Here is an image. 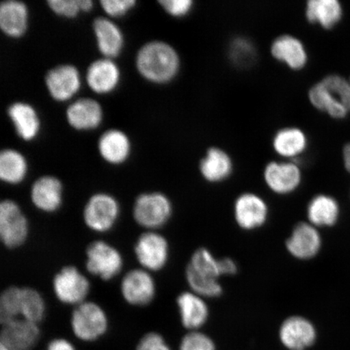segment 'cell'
<instances>
[{"label": "cell", "instance_id": "1", "mask_svg": "<svg viewBox=\"0 0 350 350\" xmlns=\"http://www.w3.org/2000/svg\"><path fill=\"white\" fill-rule=\"evenodd\" d=\"M180 58L170 44L153 41L138 51L137 67L142 76L157 84H166L177 77L180 70Z\"/></svg>", "mask_w": 350, "mask_h": 350}, {"label": "cell", "instance_id": "2", "mask_svg": "<svg viewBox=\"0 0 350 350\" xmlns=\"http://www.w3.org/2000/svg\"><path fill=\"white\" fill-rule=\"evenodd\" d=\"M308 100L317 111L335 120H344L350 113V81L338 74H330L314 84Z\"/></svg>", "mask_w": 350, "mask_h": 350}, {"label": "cell", "instance_id": "3", "mask_svg": "<svg viewBox=\"0 0 350 350\" xmlns=\"http://www.w3.org/2000/svg\"><path fill=\"white\" fill-rule=\"evenodd\" d=\"M185 277L191 291L204 299L222 294L221 284L219 282L221 277L220 260L206 248H199L192 254Z\"/></svg>", "mask_w": 350, "mask_h": 350}, {"label": "cell", "instance_id": "4", "mask_svg": "<svg viewBox=\"0 0 350 350\" xmlns=\"http://www.w3.org/2000/svg\"><path fill=\"white\" fill-rule=\"evenodd\" d=\"M173 215V204L163 192H143L135 199L133 217L144 231H159Z\"/></svg>", "mask_w": 350, "mask_h": 350}, {"label": "cell", "instance_id": "5", "mask_svg": "<svg viewBox=\"0 0 350 350\" xmlns=\"http://www.w3.org/2000/svg\"><path fill=\"white\" fill-rule=\"evenodd\" d=\"M72 332L83 342H94L103 338L109 329L106 310L94 301L87 300L74 308L70 319Z\"/></svg>", "mask_w": 350, "mask_h": 350}, {"label": "cell", "instance_id": "6", "mask_svg": "<svg viewBox=\"0 0 350 350\" xmlns=\"http://www.w3.org/2000/svg\"><path fill=\"white\" fill-rule=\"evenodd\" d=\"M120 213V204L115 196L107 192H97L87 200L82 218L90 230L106 234L115 228Z\"/></svg>", "mask_w": 350, "mask_h": 350}, {"label": "cell", "instance_id": "7", "mask_svg": "<svg viewBox=\"0 0 350 350\" xmlns=\"http://www.w3.org/2000/svg\"><path fill=\"white\" fill-rule=\"evenodd\" d=\"M124 259L121 252L104 240H95L85 250L87 272L104 282H109L119 275L124 269Z\"/></svg>", "mask_w": 350, "mask_h": 350}, {"label": "cell", "instance_id": "8", "mask_svg": "<svg viewBox=\"0 0 350 350\" xmlns=\"http://www.w3.org/2000/svg\"><path fill=\"white\" fill-rule=\"evenodd\" d=\"M52 290L59 303L75 308L88 300L91 283L77 267L66 265L54 275Z\"/></svg>", "mask_w": 350, "mask_h": 350}, {"label": "cell", "instance_id": "9", "mask_svg": "<svg viewBox=\"0 0 350 350\" xmlns=\"http://www.w3.org/2000/svg\"><path fill=\"white\" fill-rule=\"evenodd\" d=\"M29 222L16 200L5 199L0 203V240L10 250L24 246L29 239Z\"/></svg>", "mask_w": 350, "mask_h": 350}, {"label": "cell", "instance_id": "10", "mask_svg": "<svg viewBox=\"0 0 350 350\" xmlns=\"http://www.w3.org/2000/svg\"><path fill=\"white\" fill-rule=\"evenodd\" d=\"M133 249L139 268L148 272H159L168 264L170 244L159 231H144L135 241Z\"/></svg>", "mask_w": 350, "mask_h": 350}, {"label": "cell", "instance_id": "11", "mask_svg": "<svg viewBox=\"0 0 350 350\" xmlns=\"http://www.w3.org/2000/svg\"><path fill=\"white\" fill-rule=\"evenodd\" d=\"M120 288L125 303L135 308L151 304L157 294V284L152 273L139 267L124 275Z\"/></svg>", "mask_w": 350, "mask_h": 350}, {"label": "cell", "instance_id": "12", "mask_svg": "<svg viewBox=\"0 0 350 350\" xmlns=\"http://www.w3.org/2000/svg\"><path fill=\"white\" fill-rule=\"evenodd\" d=\"M267 187L278 195H288L295 191L303 180L300 166L294 161H273L264 170Z\"/></svg>", "mask_w": 350, "mask_h": 350}, {"label": "cell", "instance_id": "13", "mask_svg": "<svg viewBox=\"0 0 350 350\" xmlns=\"http://www.w3.org/2000/svg\"><path fill=\"white\" fill-rule=\"evenodd\" d=\"M29 198L39 212L55 213L63 206V183L52 175H43L33 182L30 188Z\"/></svg>", "mask_w": 350, "mask_h": 350}, {"label": "cell", "instance_id": "14", "mask_svg": "<svg viewBox=\"0 0 350 350\" xmlns=\"http://www.w3.org/2000/svg\"><path fill=\"white\" fill-rule=\"evenodd\" d=\"M270 54L292 71L299 72L308 64V51L303 41L292 34H282L271 43Z\"/></svg>", "mask_w": 350, "mask_h": 350}, {"label": "cell", "instance_id": "15", "mask_svg": "<svg viewBox=\"0 0 350 350\" xmlns=\"http://www.w3.org/2000/svg\"><path fill=\"white\" fill-rule=\"evenodd\" d=\"M234 219L241 228L253 230L265 224L269 217V207L259 195L246 192L235 200Z\"/></svg>", "mask_w": 350, "mask_h": 350}, {"label": "cell", "instance_id": "16", "mask_svg": "<svg viewBox=\"0 0 350 350\" xmlns=\"http://www.w3.org/2000/svg\"><path fill=\"white\" fill-rule=\"evenodd\" d=\"M40 336L38 323L20 318L2 325L0 344L10 350H32Z\"/></svg>", "mask_w": 350, "mask_h": 350}, {"label": "cell", "instance_id": "17", "mask_svg": "<svg viewBox=\"0 0 350 350\" xmlns=\"http://www.w3.org/2000/svg\"><path fill=\"white\" fill-rule=\"evenodd\" d=\"M322 246L321 236L316 226L309 222H300L293 230L286 241V249L297 260L312 259Z\"/></svg>", "mask_w": 350, "mask_h": 350}, {"label": "cell", "instance_id": "18", "mask_svg": "<svg viewBox=\"0 0 350 350\" xmlns=\"http://www.w3.org/2000/svg\"><path fill=\"white\" fill-rule=\"evenodd\" d=\"M313 323L304 317H288L280 327L279 336L284 347L290 350H305L317 340Z\"/></svg>", "mask_w": 350, "mask_h": 350}, {"label": "cell", "instance_id": "19", "mask_svg": "<svg viewBox=\"0 0 350 350\" xmlns=\"http://www.w3.org/2000/svg\"><path fill=\"white\" fill-rule=\"evenodd\" d=\"M46 85L52 98L65 102L75 95L81 87L77 69L72 65H61L50 70L45 77Z\"/></svg>", "mask_w": 350, "mask_h": 350}, {"label": "cell", "instance_id": "20", "mask_svg": "<svg viewBox=\"0 0 350 350\" xmlns=\"http://www.w3.org/2000/svg\"><path fill=\"white\" fill-rule=\"evenodd\" d=\"M309 144L308 135L299 126H284L275 131L272 146L277 154L287 161H294L304 154Z\"/></svg>", "mask_w": 350, "mask_h": 350}, {"label": "cell", "instance_id": "21", "mask_svg": "<svg viewBox=\"0 0 350 350\" xmlns=\"http://www.w3.org/2000/svg\"><path fill=\"white\" fill-rule=\"evenodd\" d=\"M199 170L205 180L218 183L231 176L234 163L228 152L221 148L213 146L208 148L200 160Z\"/></svg>", "mask_w": 350, "mask_h": 350}, {"label": "cell", "instance_id": "22", "mask_svg": "<svg viewBox=\"0 0 350 350\" xmlns=\"http://www.w3.org/2000/svg\"><path fill=\"white\" fill-rule=\"evenodd\" d=\"M176 303L182 325L187 329L196 331L208 321L209 310L203 297L185 291L178 296Z\"/></svg>", "mask_w": 350, "mask_h": 350}, {"label": "cell", "instance_id": "23", "mask_svg": "<svg viewBox=\"0 0 350 350\" xmlns=\"http://www.w3.org/2000/svg\"><path fill=\"white\" fill-rule=\"evenodd\" d=\"M343 7L338 0H309L306 3L305 16L310 24L330 30L343 18Z\"/></svg>", "mask_w": 350, "mask_h": 350}, {"label": "cell", "instance_id": "24", "mask_svg": "<svg viewBox=\"0 0 350 350\" xmlns=\"http://www.w3.org/2000/svg\"><path fill=\"white\" fill-rule=\"evenodd\" d=\"M88 85L95 93L103 94L115 90L120 81V70L111 59L94 61L88 68Z\"/></svg>", "mask_w": 350, "mask_h": 350}, {"label": "cell", "instance_id": "25", "mask_svg": "<svg viewBox=\"0 0 350 350\" xmlns=\"http://www.w3.org/2000/svg\"><path fill=\"white\" fill-rule=\"evenodd\" d=\"M66 117L70 126L77 130H91L97 128L103 120V109L95 100L81 98L67 109Z\"/></svg>", "mask_w": 350, "mask_h": 350}, {"label": "cell", "instance_id": "26", "mask_svg": "<svg viewBox=\"0 0 350 350\" xmlns=\"http://www.w3.org/2000/svg\"><path fill=\"white\" fill-rule=\"evenodd\" d=\"M28 11L24 3L6 0L0 3V29L12 38H19L27 29Z\"/></svg>", "mask_w": 350, "mask_h": 350}, {"label": "cell", "instance_id": "27", "mask_svg": "<svg viewBox=\"0 0 350 350\" xmlns=\"http://www.w3.org/2000/svg\"><path fill=\"white\" fill-rule=\"evenodd\" d=\"M93 29L100 53L107 59L119 55L124 46V37L119 27L111 21L98 17L94 21Z\"/></svg>", "mask_w": 350, "mask_h": 350}, {"label": "cell", "instance_id": "28", "mask_svg": "<svg viewBox=\"0 0 350 350\" xmlns=\"http://www.w3.org/2000/svg\"><path fill=\"white\" fill-rule=\"evenodd\" d=\"M130 148L128 137L120 130H109L99 139L100 155L109 164L124 163L129 157Z\"/></svg>", "mask_w": 350, "mask_h": 350}, {"label": "cell", "instance_id": "29", "mask_svg": "<svg viewBox=\"0 0 350 350\" xmlns=\"http://www.w3.org/2000/svg\"><path fill=\"white\" fill-rule=\"evenodd\" d=\"M309 223L318 227H330L338 221L340 208L334 198L330 196L318 195L310 201L308 206Z\"/></svg>", "mask_w": 350, "mask_h": 350}, {"label": "cell", "instance_id": "30", "mask_svg": "<svg viewBox=\"0 0 350 350\" xmlns=\"http://www.w3.org/2000/svg\"><path fill=\"white\" fill-rule=\"evenodd\" d=\"M17 135L24 141H31L36 137L40 122L34 109L29 104L16 103L8 109Z\"/></svg>", "mask_w": 350, "mask_h": 350}, {"label": "cell", "instance_id": "31", "mask_svg": "<svg viewBox=\"0 0 350 350\" xmlns=\"http://www.w3.org/2000/svg\"><path fill=\"white\" fill-rule=\"evenodd\" d=\"M28 173V164L23 155L13 150L0 152V179L10 185H20Z\"/></svg>", "mask_w": 350, "mask_h": 350}, {"label": "cell", "instance_id": "32", "mask_svg": "<svg viewBox=\"0 0 350 350\" xmlns=\"http://www.w3.org/2000/svg\"><path fill=\"white\" fill-rule=\"evenodd\" d=\"M46 314V304L41 293L33 287H22L21 318L39 325Z\"/></svg>", "mask_w": 350, "mask_h": 350}, {"label": "cell", "instance_id": "33", "mask_svg": "<svg viewBox=\"0 0 350 350\" xmlns=\"http://www.w3.org/2000/svg\"><path fill=\"white\" fill-rule=\"evenodd\" d=\"M22 287L8 286L0 295V323L1 325L21 318Z\"/></svg>", "mask_w": 350, "mask_h": 350}, {"label": "cell", "instance_id": "34", "mask_svg": "<svg viewBox=\"0 0 350 350\" xmlns=\"http://www.w3.org/2000/svg\"><path fill=\"white\" fill-rule=\"evenodd\" d=\"M229 57L234 65L247 67L256 59V51L251 40L246 38H235L230 43Z\"/></svg>", "mask_w": 350, "mask_h": 350}, {"label": "cell", "instance_id": "35", "mask_svg": "<svg viewBox=\"0 0 350 350\" xmlns=\"http://www.w3.org/2000/svg\"><path fill=\"white\" fill-rule=\"evenodd\" d=\"M179 350H216V348L209 336L200 332L191 331L183 336Z\"/></svg>", "mask_w": 350, "mask_h": 350}, {"label": "cell", "instance_id": "36", "mask_svg": "<svg viewBox=\"0 0 350 350\" xmlns=\"http://www.w3.org/2000/svg\"><path fill=\"white\" fill-rule=\"evenodd\" d=\"M48 6L55 14L72 18L83 12L81 0H48Z\"/></svg>", "mask_w": 350, "mask_h": 350}, {"label": "cell", "instance_id": "37", "mask_svg": "<svg viewBox=\"0 0 350 350\" xmlns=\"http://www.w3.org/2000/svg\"><path fill=\"white\" fill-rule=\"evenodd\" d=\"M159 3L168 14L174 17H185L194 8L192 0H160Z\"/></svg>", "mask_w": 350, "mask_h": 350}, {"label": "cell", "instance_id": "38", "mask_svg": "<svg viewBox=\"0 0 350 350\" xmlns=\"http://www.w3.org/2000/svg\"><path fill=\"white\" fill-rule=\"evenodd\" d=\"M135 350H172L165 338L159 332H150L144 334Z\"/></svg>", "mask_w": 350, "mask_h": 350}, {"label": "cell", "instance_id": "39", "mask_svg": "<svg viewBox=\"0 0 350 350\" xmlns=\"http://www.w3.org/2000/svg\"><path fill=\"white\" fill-rule=\"evenodd\" d=\"M103 10L109 16L119 17L124 16L135 6V0H102L100 2Z\"/></svg>", "mask_w": 350, "mask_h": 350}, {"label": "cell", "instance_id": "40", "mask_svg": "<svg viewBox=\"0 0 350 350\" xmlns=\"http://www.w3.org/2000/svg\"><path fill=\"white\" fill-rule=\"evenodd\" d=\"M46 350H77L71 341L63 338L52 339L48 343Z\"/></svg>", "mask_w": 350, "mask_h": 350}, {"label": "cell", "instance_id": "41", "mask_svg": "<svg viewBox=\"0 0 350 350\" xmlns=\"http://www.w3.org/2000/svg\"><path fill=\"white\" fill-rule=\"evenodd\" d=\"M220 260V269L221 275H234L237 273L238 267L234 260L230 258H222Z\"/></svg>", "mask_w": 350, "mask_h": 350}, {"label": "cell", "instance_id": "42", "mask_svg": "<svg viewBox=\"0 0 350 350\" xmlns=\"http://www.w3.org/2000/svg\"><path fill=\"white\" fill-rule=\"evenodd\" d=\"M343 161L345 169L350 173V143L343 148Z\"/></svg>", "mask_w": 350, "mask_h": 350}, {"label": "cell", "instance_id": "43", "mask_svg": "<svg viewBox=\"0 0 350 350\" xmlns=\"http://www.w3.org/2000/svg\"><path fill=\"white\" fill-rule=\"evenodd\" d=\"M0 350H10V349H8L7 347H4V345L0 344Z\"/></svg>", "mask_w": 350, "mask_h": 350}, {"label": "cell", "instance_id": "44", "mask_svg": "<svg viewBox=\"0 0 350 350\" xmlns=\"http://www.w3.org/2000/svg\"><path fill=\"white\" fill-rule=\"evenodd\" d=\"M349 81H350V79H349Z\"/></svg>", "mask_w": 350, "mask_h": 350}]
</instances>
